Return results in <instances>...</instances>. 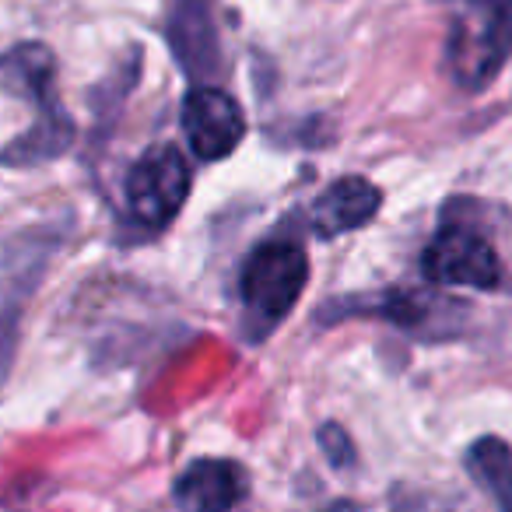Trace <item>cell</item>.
I'll return each instance as SVG.
<instances>
[{
    "label": "cell",
    "mask_w": 512,
    "mask_h": 512,
    "mask_svg": "<svg viewBox=\"0 0 512 512\" xmlns=\"http://www.w3.org/2000/svg\"><path fill=\"white\" fill-rule=\"evenodd\" d=\"M512 53V0H477L467 15L456 18L449 36V71L456 85L484 88Z\"/></svg>",
    "instance_id": "cell-2"
},
{
    "label": "cell",
    "mask_w": 512,
    "mask_h": 512,
    "mask_svg": "<svg viewBox=\"0 0 512 512\" xmlns=\"http://www.w3.org/2000/svg\"><path fill=\"white\" fill-rule=\"evenodd\" d=\"M193 172L176 144H158L127 172V207L141 225L165 228L190 197Z\"/></svg>",
    "instance_id": "cell-4"
},
{
    "label": "cell",
    "mask_w": 512,
    "mask_h": 512,
    "mask_svg": "<svg viewBox=\"0 0 512 512\" xmlns=\"http://www.w3.org/2000/svg\"><path fill=\"white\" fill-rule=\"evenodd\" d=\"M421 271L432 285L442 288L495 292L502 285V260H498L495 246L467 221L442 218V228L421 253Z\"/></svg>",
    "instance_id": "cell-3"
},
{
    "label": "cell",
    "mask_w": 512,
    "mask_h": 512,
    "mask_svg": "<svg viewBox=\"0 0 512 512\" xmlns=\"http://www.w3.org/2000/svg\"><path fill=\"white\" fill-rule=\"evenodd\" d=\"M0 88L32 99L39 109L57 106V57L43 43H22L0 57Z\"/></svg>",
    "instance_id": "cell-9"
},
{
    "label": "cell",
    "mask_w": 512,
    "mask_h": 512,
    "mask_svg": "<svg viewBox=\"0 0 512 512\" xmlns=\"http://www.w3.org/2000/svg\"><path fill=\"white\" fill-rule=\"evenodd\" d=\"M183 134L200 162H221L246 137V116L228 92L197 85L183 99Z\"/></svg>",
    "instance_id": "cell-5"
},
{
    "label": "cell",
    "mask_w": 512,
    "mask_h": 512,
    "mask_svg": "<svg viewBox=\"0 0 512 512\" xmlns=\"http://www.w3.org/2000/svg\"><path fill=\"white\" fill-rule=\"evenodd\" d=\"M169 43L190 74L218 71V22L211 0H179L169 25Z\"/></svg>",
    "instance_id": "cell-8"
},
{
    "label": "cell",
    "mask_w": 512,
    "mask_h": 512,
    "mask_svg": "<svg viewBox=\"0 0 512 512\" xmlns=\"http://www.w3.org/2000/svg\"><path fill=\"white\" fill-rule=\"evenodd\" d=\"M309 281V256L299 242L271 239L260 242L246 256L239 278L242 313H246V337L253 344L267 341L295 309Z\"/></svg>",
    "instance_id": "cell-1"
},
{
    "label": "cell",
    "mask_w": 512,
    "mask_h": 512,
    "mask_svg": "<svg viewBox=\"0 0 512 512\" xmlns=\"http://www.w3.org/2000/svg\"><path fill=\"white\" fill-rule=\"evenodd\" d=\"M74 141V123L71 116L57 106H46L39 109V120L29 134H22L15 144L0 151V162L8 165H39V162H50V158L64 155L67 144Z\"/></svg>",
    "instance_id": "cell-10"
},
{
    "label": "cell",
    "mask_w": 512,
    "mask_h": 512,
    "mask_svg": "<svg viewBox=\"0 0 512 512\" xmlns=\"http://www.w3.org/2000/svg\"><path fill=\"white\" fill-rule=\"evenodd\" d=\"M320 446L334 467H351V463H355V446H351L348 432H344L341 425H323L320 428Z\"/></svg>",
    "instance_id": "cell-12"
},
{
    "label": "cell",
    "mask_w": 512,
    "mask_h": 512,
    "mask_svg": "<svg viewBox=\"0 0 512 512\" xmlns=\"http://www.w3.org/2000/svg\"><path fill=\"white\" fill-rule=\"evenodd\" d=\"M249 474L242 463L225 456L193 460L176 477V505L183 512H232L246 498Z\"/></svg>",
    "instance_id": "cell-6"
},
{
    "label": "cell",
    "mask_w": 512,
    "mask_h": 512,
    "mask_svg": "<svg viewBox=\"0 0 512 512\" xmlns=\"http://www.w3.org/2000/svg\"><path fill=\"white\" fill-rule=\"evenodd\" d=\"M467 474L491 495L498 512H512V449L498 435H484L467 449Z\"/></svg>",
    "instance_id": "cell-11"
},
{
    "label": "cell",
    "mask_w": 512,
    "mask_h": 512,
    "mask_svg": "<svg viewBox=\"0 0 512 512\" xmlns=\"http://www.w3.org/2000/svg\"><path fill=\"white\" fill-rule=\"evenodd\" d=\"M393 512H421V505L411 502V505H400V509H393Z\"/></svg>",
    "instance_id": "cell-13"
},
{
    "label": "cell",
    "mask_w": 512,
    "mask_h": 512,
    "mask_svg": "<svg viewBox=\"0 0 512 512\" xmlns=\"http://www.w3.org/2000/svg\"><path fill=\"white\" fill-rule=\"evenodd\" d=\"M379 204H383V190L376 183H369L365 176H341L309 204L306 221L320 239H337L369 225L379 214Z\"/></svg>",
    "instance_id": "cell-7"
}]
</instances>
